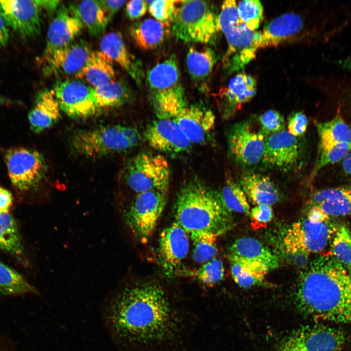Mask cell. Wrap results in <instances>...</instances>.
I'll use <instances>...</instances> for the list:
<instances>
[{"label": "cell", "mask_w": 351, "mask_h": 351, "mask_svg": "<svg viewBox=\"0 0 351 351\" xmlns=\"http://www.w3.org/2000/svg\"><path fill=\"white\" fill-rule=\"evenodd\" d=\"M102 320L120 351H161L177 343L183 333V316L158 284H127L108 296Z\"/></svg>", "instance_id": "6da1fadb"}, {"label": "cell", "mask_w": 351, "mask_h": 351, "mask_svg": "<svg viewBox=\"0 0 351 351\" xmlns=\"http://www.w3.org/2000/svg\"><path fill=\"white\" fill-rule=\"evenodd\" d=\"M294 297L296 307L306 316L351 323V266L331 254L319 256L301 273Z\"/></svg>", "instance_id": "7a4b0ae2"}, {"label": "cell", "mask_w": 351, "mask_h": 351, "mask_svg": "<svg viewBox=\"0 0 351 351\" xmlns=\"http://www.w3.org/2000/svg\"><path fill=\"white\" fill-rule=\"evenodd\" d=\"M226 210L220 195L196 180L181 188L174 205L176 222L189 234L223 231Z\"/></svg>", "instance_id": "3957f363"}, {"label": "cell", "mask_w": 351, "mask_h": 351, "mask_svg": "<svg viewBox=\"0 0 351 351\" xmlns=\"http://www.w3.org/2000/svg\"><path fill=\"white\" fill-rule=\"evenodd\" d=\"M234 0L223 2L218 15V26L225 36L228 48L223 58L224 70L228 74L243 68L254 58L259 49L260 32L249 30L238 16Z\"/></svg>", "instance_id": "277c9868"}, {"label": "cell", "mask_w": 351, "mask_h": 351, "mask_svg": "<svg viewBox=\"0 0 351 351\" xmlns=\"http://www.w3.org/2000/svg\"><path fill=\"white\" fill-rule=\"evenodd\" d=\"M141 136L132 126L108 125L82 129L71 139L72 148L88 158H99L127 151L138 146Z\"/></svg>", "instance_id": "5b68a950"}, {"label": "cell", "mask_w": 351, "mask_h": 351, "mask_svg": "<svg viewBox=\"0 0 351 351\" xmlns=\"http://www.w3.org/2000/svg\"><path fill=\"white\" fill-rule=\"evenodd\" d=\"M151 101L158 118H175L185 106L177 60L174 55L157 63L147 73Z\"/></svg>", "instance_id": "8992f818"}, {"label": "cell", "mask_w": 351, "mask_h": 351, "mask_svg": "<svg viewBox=\"0 0 351 351\" xmlns=\"http://www.w3.org/2000/svg\"><path fill=\"white\" fill-rule=\"evenodd\" d=\"M171 31L184 42L213 43L219 31L218 15L208 1L180 0Z\"/></svg>", "instance_id": "52a82bcc"}, {"label": "cell", "mask_w": 351, "mask_h": 351, "mask_svg": "<svg viewBox=\"0 0 351 351\" xmlns=\"http://www.w3.org/2000/svg\"><path fill=\"white\" fill-rule=\"evenodd\" d=\"M4 161L12 184L22 196L38 187L47 172L43 156L34 149L10 148L5 153Z\"/></svg>", "instance_id": "ba28073f"}, {"label": "cell", "mask_w": 351, "mask_h": 351, "mask_svg": "<svg viewBox=\"0 0 351 351\" xmlns=\"http://www.w3.org/2000/svg\"><path fill=\"white\" fill-rule=\"evenodd\" d=\"M170 176L169 164L160 155L141 153L127 164L125 180L136 193L156 190L167 192Z\"/></svg>", "instance_id": "9c48e42d"}, {"label": "cell", "mask_w": 351, "mask_h": 351, "mask_svg": "<svg viewBox=\"0 0 351 351\" xmlns=\"http://www.w3.org/2000/svg\"><path fill=\"white\" fill-rule=\"evenodd\" d=\"M166 202V192L152 190L138 194L122 214L133 235L144 241L153 234Z\"/></svg>", "instance_id": "30bf717a"}, {"label": "cell", "mask_w": 351, "mask_h": 351, "mask_svg": "<svg viewBox=\"0 0 351 351\" xmlns=\"http://www.w3.org/2000/svg\"><path fill=\"white\" fill-rule=\"evenodd\" d=\"M346 341L345 333L339 328L305 326L285 336L273 351H340Z\"/></svg>", "instance_id": "8fae6325"}, {"label": "cell", "mask_w": 351, "mask_h": 351, "mask_svg": "<svg viewBox=\"0 0 351 351\" xmlns=\"http://www.w3.org/2000/svg\"><path fill=\"white\" fill-rule=\"evenodd\" d=\"M268 137L252 122L241 121L234 124L228 136L229 151L238 164L251 166L261 161Z\"/></svg>", "instance_id": "7c38bea8"}, {"label": "cell", "mask_w": 351, "mask_h": 351, "mask_svg": "<svg viewBox=\"0 0 351 351\" xmlns=\"http://www.w3.org/2000/svg\"><path fill=\"white\" fill-rule=\"evenodd\" d=\"M53 89L61 110L70 117L85 118L95 115L99 111L94 88L82 79L58 80Z\"/></svg>", "instance_id": "4fadbf2b"}, {"label": "cell", "mask_w": 351, "mask_h": 351, "mask_svg": "<svg viewBox=\"0 0 351 351\" xmlns=\"http://www.w3.org/2000/svg\"><path fill=\"white\" fill-rule=\"evenodd\" d=\"M328 222H312L306 217L294 223L284 238L286 252L290 255L298 251L310 254L324 250L335 229Z\"/></svg>", "instance_id": "5bb4252c"}, {"label": "cell", "mask_w": 351, "mask_h": 351, "mask_svg": "<svg viewBox=\"0 0 351 351\" xmlns=\"http://www.w3.org/2000/svg\"><path fill=\"white\" fill-rule=\"evenodd\" d=\"M92 52L83 40L73 42L49 55L38 58L43 73L47 76L78 77Z\"/></svg>", "instance_id": "9a60e30c"}, {"label": "cell", "mask_w": 351, "mask_h": 351, "mask_svg": "<svg viewBox=\"0 0 351 351\" xmlns=\"http://www.w3.org/2000/svg\"><path fill=\"white\" fill-rule=\"evenodd\" d=\"M41 10L38 0H0V12L7 26L24 38L39 35Z\"/></svg>", "instance_id": "2e32d148"}, {"label": "cell", "mask_w": 351, "mask_h": 351, "mask_svg": "<svg viewBox=\"0 0 351 351\" xmlns=\"http://www.w3.org/2000/svg\"><path fill=\"white\" fill-rule=\"evenodd\" d=\"M145 137L156 151L172 155L187 152L192 143L174 118H157L147 126Z\"/></svg>", "instance_id": "e0dca14e"}, {"label": "cell", "mask_w": 351, "mask_h": 351, "mask_svg": "<svg viewBox=\"0 0 351 351\" xmlns=\"http://www.w3.org/2000/svg\"><path fill=\"white\" fill-rule=\"evenodd\" d=\"M83 27L73 4L61 6L49 26L46 46L41 56L70 45Z\"/></svg>", "instance_id": "ac0fdd59"}, {"label": "cell", "mask_w": 351, "mask_h": 351, "mask_svg": "<svg viewBox=\"0 0 351 351\" xmlns=\"http://www.w3.org/2000/svg\"><path fill=\"white\" fill-rule=\"evenodd\" d=\"M187 233L176 222L161 233L158 245V258L164 272L169 275L176 273L189 251Z\"/></svg>", "instance_id": "d6986e66"}, {"label": "cell", "mask_w": 351, "mask_h": 351, "mask_svg": "<svg viewBox=\"0 0 351 351\" xmlns=\"http://www.w3.org/2000/svg\"><path fill=\"white\" fill-rule=\"evenodd\" d=\"M300 154L298 138L284 130L267 138L261 161L270 167L289 170L297 163Z\"/></svg>", "instance_id": "ffe728a7"}, {"label": "cell", "mask_w": 351, "mask_h": 351, "mask_svg": "<svg viewBox=\"0 0 351 351\" xmlns=\"http://www.w3.org/2000/svg\"><path fill=\"white\" fill-rule=\"evenodd\" d=\"M174 119L190 142L197 144L206 142L215 122L210 110L196 105L185 106Z\"/></svg>", "instance_id": "44dd1931"}, {"label": "cell", "mask_w": 351, "mask_h": 351, "mask_svg": "<svg viewBox=\"0 0 351 351\" xmlns=\"http://www.w3.org/2000/svg\"><path fill=\"white\" fill-rule=\"evenodd\" d=\"M99 45L101 52L121 67L137 85H141L143 78L141 62L128 51L119 33L112 32L105 34Z\"/></svg>", "instance_id": "7402d4cb"}, {"label": "cell", "mask_w": 351, "mask_h": 351, "mask_svg": "<svg viewBox=\"0 0 351 351\" xmlns=\"http://www.w3.org/2000/svg\"><path fill=\"white\" fill-rule=\"evenodd\" d=\"M256 93V82L253 77L242 73L234 76L220 93L224 116L229 117L233 116L243 104L249 101Z\"/></svg>", "instance_id": "603a6c76"}, {"label": "cell", "mask_w": 351, "mask_h": 351, "mask_svg": "<svg viewBox=\"0 0 351 351\" xmlns=\"http://www.w3.org/2000/svg\"><path fill=\"white\" fill-rule=\"evenodd\" d=\"M61 110L53 89L40 91L28 113L30 129L35 133L49 129L60 118Z\"/></svg>", "instance_id": "cb8c5ba5"}, {"label": "cell", "mask_w": 351, "mask_h": 351, "mask_svg": "<svg viewBox=\"0 0 351 351\" xmlns=\"http://www.w3.org/2000/svg\"><path fill=\"white\" fill-rule=\"evenodd\" d=\"M303 26L299 15L287 13L267 23L260 32L259 48L276 46L297 34Z\"/></svg>", "instance_id": "d4e9b609"}, {"label": "cell", "mask_w": 351, "mask_h": 351, "mask_svg": "<svg viewBox=\"0 0 351 351\" xmlns=\"http://www.w3.org/2000/svg\"><path fill=\"white\" fill-rule=\"evenodd\" d=\"M0 251L22 266H29L19 223L10 212L0 214Z\"/></svg>", "instance_id": "484cf974"}, {"label": "cell", "mask_w": 351, "mask_h": 351, "mask_svg": "<svg viewBox=\"0 0 351 351\" xmlns=\"http://www.w3.org/2000/svg\"><path fill=\"white\" fill-rule=\"evenodd\" d=\"M229 257L259 263L266 266L269 270L275 269L279 266L277 256L258 240L252 237L236 240L230 248Z\"/></svg>", "instance_id": "4316f807"}, {"label": "cell", "mask_w": 351, "mask_h": 351, "mask_svg": "<svg viewBox=\"0 0 351 351\" xmlns=\"http://www.w3.org/2000/svg\"><path fill=\"white\" fill-rule=\"evenodd\" d=\"M311 202L312 206L318 207L329 216L351 215V188L338 187L317 191L312 196Z\"/></svg>", "instance_id": "83f0119b"}, {"label": "cell", "mask_w": 351, "mask_h": 351, "mask_svg": "<svg viewBox=\"0 0 351 351\" xmlns=\"http://www.w3.org/2000/svg\"><path fill=\"white\" fill-rule=\"evenodd\" d=\"M239 185L247 197L254 204L273 205L279 198L278 191L270 178L255 173L246 174L239 180Z\"/></svg>", "instance_id": "f1b7e54d"}, {"label": "cell", "mask_w": 351, "mask_h": 351, "mask_svg": "<svg viewBox=\"0 0 351 351\" xmlns=\"http://www.w3.org/2000/svg\"><path fill=\"white\" fill-rule=\"evenodd\" d=\"M170 29L169 23L147 19L134 24L130 33L140 48L147 50L160 45L168 37Z\"/></svg>", "instance_id": "f546056e"}, {"label": "cell", "mask_w": 351, "mask_h": 351, "mask_svg": "<svg viewBox=\"0 0 351 351\" xmlns=\"http://www.w3.org/2000/svg\"><path fill=\"white\" fill-rule=\"evenodd\" d=\"M78 78L93 88L114 80L113 61L101 51H92Z\"/></svg>", "instance_id": "4dcf8cb0"}, {"label": "cell", "mask_w": 351, "mask_h": 351, "mask_svg": "<svg viewBox=\"0 0 351 351\" xmlns=\"http://www.w3.org/2000/svg\"><path fill=\"white\" fill-rule=\"evenodd\" d=\"M73 5L90 35L98 37L104 33L111 20L100 0H83Z\"/></svg>", "instance_id": "1f68e13d"}, {"label": "cell", "mask_w": 351, "mask_h": 351, "mask_svg": "<svg viewBox=\"0 0 351 351\" xmlns=\"http://www.w3.org/2000/svg\"><path fill=\"white\" fill-rule=\"evenodd\" d=\"M94 94L99 110L120 106L130 97V91L125 83L115 80L94 88Z\"/></svg>", "instance_id": "d6a6232c"}, {"label": "cell", "mask_w": 351, "mask_h": 351, "mask_svg": "<svg viewBox=\"0 0 351 351\" xmlns=\"http://www.w3.org/2000/svg\"><path fill=\"white\" fill-rule=\"evenodd\" d=\"M0 293L5 296L38 295L37 288L17 270L0 260Z\"/></svg>", "instance_id": "836d02e7"}, {"label": "cell", "mask_w": 351, "mask_h": 351, "mask_svg": "<svg viewBox=\"0 0 351 351\" xmlns=\"http://www.w3.org/2000/svg\"><path fill=\"white\" fill-rule=\"evenodd\" d=\"M319 145L351 143V128L340 117L324 122L315 123Z\"/></svg>", "instance_id": "e575fe53"}, {"label": "cell", "mask_w": 351, "mask_h": 351, "mask_svg": "<svg viewBox=\"0 0 351 351\" xmlns=\"http://www.w3.org/2000/svg\"><path fill=\"white\" fill-rule=\"evenodd\" d=\"M216 62L214 52L206 47L197 50L191 47L187 54L186 64L191 76L195 79L201 80L208 77Z\"/></svg>", "instance_id": "d590c367"}, {"label": "cell", "mask_w": 351, "mask_h": 351, "mask_svg": "<svg viewBox=\"0 0 351 351\" xmlns=\"http://www.w3.org/2000/svg\"><path fill=\"white\" fill-rule=\"evenodd\" d=\"M223 232L200 231L191 233L194 260L198 263H206L214 259L217 254L216 238Z\"/></svg>", "instance_id": "8d00e7d4"}, {"label": "cell", "mask_w": 351, "mask_h": 351, "mask_svg": "<svg viewBox=\"0 0 351 351\" xmlns=\"http://www.w3.org/2000/svg\"><path fill=\"white\" fill-rule=\"evenodd\" d=\"M222 203L229 211L250 214V207L245 193L239 184L229 180L220 194Z\"/></svg>", "instance_id": "74e56055"}, {"label": "cell", "mask_w": 351, "mask_h": 351, "mask_svg": "<svg viewBox=\"0 0 351 351\" xmlns=\"http://www.w3.org/2000/svg\"><path fill=\"white\" fill-rule=\"evenodd\" d=\"M331 254L340 262L351 266V231L344 225L335 227Z\"/></svg>", "instance_id": "f35d334b"}, {"label": "cell", "mask_w": 351, "mask_h": 351, "mask_svg": "<svg viewBox=\"0 0 351 351\" xmlns=\"http://www.w3.org/2000/svg\"><path fill=\"white\" fill-rule=\"evenodd\" d=\"M240 21L251 31H255L263 19V7L258 0H244L236 5Z\"/></svg>", "instance_id": "ab89813d"}, {"label": "cell", "mask_w": 351, "mask_h": 351, "mask_svg": "<svg viewBox=\"0 0 351 351\" xmlns=\"http://www.w3.org/2000/svg\"><path fill=\"white\" fill-rule=\"evenodd\" d=\"M351 151V143L319 145V156L314 168L316 173L323 167L343 159Z\"/></svg>", "instance_id": "60d3db41"}, {"label": "cell", "mask_w": 351, "mask_h": 351, "mask_svg": "<svg viewBox=\"0 0 351 351\" xmlns=\"http://www.w3.org/2000/svg\"><path fill=\"white\" fill-rule=\"evenodd\" d=\"M193 276L204 284L211 286L220 281L224 275L223 262L214 258L205 263L198 269L192 272Z\"/></svg>", "instance_id": "b9f144b4"}, {"label": "cell", "mask_w": 351, "mask_h": 351, "mask_svg": "<svg viewBox=\"0 0 351 351\" xmlns=\"http://www.w3.org/2000/svg\"><path fill=\"white\" fill-rule=\"evenodd\" d=\"M180 0H146L150 14L156 20L170 23L173 22Z\"/></svg>", "instance_id": "7bdbcfd3"}, {"label": "cell", "mask_w": 351, "mask_h": 351, "mask_svg": "<svg viewBox=\"0 0 351 351\" xmlns=\"http://www.w3.org/2000/svg\"><path fill=\"white\" fill-rule=\"evenodd\" d=\"M261 129L267 137L285 130L283 117L277 111L269 110L258 117Z\"/></svg>", "instance_id": "ee69618b"}, {"label": "cell", "mask_w": 351, "mask_h": 351, "mask_svg": "<svg viewBox=\"0 0 351 351\" xmlns=\"http://www.w3.org/2000/svg\"><path fill=\"white\" fill-rule=\"evenodd\" d=\"M251 225L254 230L265 228L273 217V209L271 205L262 204L257 205L250 212Z\"/></svg>", "instance_id": "f6af8a7d"}, {"label": "cell", "mask_w": 351, "mask_h": 351, "mask_svg": "<svg viewBox=\"0 0 351 351\" xmlns=\"http://www.w3.org/2000/svg\"><path fill=\"white\" fill-rule=\"evenodd\" d=\"M308 123L307 117L303 113L293 112L288 117V131L294 136H300L305 133Z\"/></svg>", "instance_id": "bcb514c9"}, {"label": "cell", "mask_w": 351, "mask_h": 351, "mask_svg": "<svg viewBox=\"0 0 351 351\" xmlns=\"http://www.w3.org/2000/svg\"><path fill=\"white\" fill-rule=\"evenodd\" d=\"M147 5L145 0H133L127 2L126 11L127 16L131 20L137 19L146 13Z\"/></svg>", "instance_id": "7dc6e473"}, {"label": "cell", "mask_w": 351, "mask_h": 351, "mask_svg": "<svg viewBox=\"0 0 351 351\" xmlns=\"http://www.w3.org/2000/svg\"><path fill=\"white\" fill-rule=\"evenodd\" d=\"M13 204V197L8 190L0 187V214L9 213Z\"/></svg>", "instance_id": "c3c4849f"}, {"label": "cell", "mask_w": 351, "mask_h": 351, "mask_svg": "<svg viewBox=\"0 0 351 351\" xmlns=\"http://www.w3.org/2000/svg\"><path fill=\"white\" fill-rule=\"evenodd\" d=\"M307 218L312 222H324L329 220L330 216L320 208L312 206L309 211Z\"/></svg>", "instance_id": "681fc988"}, {"label": "cell", "mask_w": 351, "mask_h": 351, "mask_svg": "<svg viewBox=\"0 0 351 351\" xmlns=\"http://www.w3.org/2000/svg\"><path fill=\"white\" fill-rule=\"evenodd\" d=\"M101 2L108 13L110 20L118 10L126 2V0H101Z\"/></svg>", "instance_id": "f907efd6"}, {"label": "cell", "mask_w": 351, "mask_h": 351, "mask_svg": "<svg viewBox=\"0 0 351 351\" xmlns=\"http://www.w3.org/2000/svg\"><path fill=\"white\" fill-rule=\"evenodd\" d=\"M309 254L306 252L298 251L290 254L291 259L297 266L305 269L307 266Z\"/></svg>", "instance_id": "816d5d0a"}, {"label": "cell", "mask_w": 351, "mask_h": 351, "mask_svg": "<svg viewBox=\"0 0 351 351\" xmlns=\"http://www.w3.org/2000/svg\"><path fill=\"white\" fill-rule=\"evenodd\" d=\"M9 39V32L3 18L0 12V46H6Z\"/></svg>", "instance_id": "f5cc1de1"}, {"label": "cell", "mask_w": 351, "mask_h": 351, "mask_svg": "<svg viewBox=\"0 0 351 351\" xmlns=\"http://www.w3.org/2000/svg\"><path fill=\"white\" fill-rule=\"evenodd\" d=\"M41 9H44L51 13L54 12L58 7L60 0H38Z\"/></svg>", "instance_id": "db71d44e"}, {"label": "cell", "mask_w": 351, "mask_h": 351, "mask_svg": "<svg viewBox=\"0 0 351 351\" xmlns=\"http://www.w3.org/2000/svg\"><path fill=\"white\" fill-rule=\"evenodd\" d=\"M337 64L343 69L351 71V57L339 60Z\"/></svg>", "instance_id": "11a10c76"}, {"label": "cell", "mask_w": 351, "mask_h": 351, "mask_svg": "<svg viewBox=\"0 0 351 351\" xmlns=\"http://www.w3.org/2000/svg\"><path fill=\"white\" fill-rule=\"evenodd\" d=\"M14 102L12 100L0 95V106L11 105Z\"/></svg>", "instance_id": "9f6ffc18"}, {"label": "cell", "mask_w": 351, "mask_h": 351, "mask_svg": "<svg viewBox=\"0 0 351 351\" xmlns=\"http://www.w3.org/2000/svg\"><path fill=\"white\" fill-rule=\"evenodd\" d=\"M0 351H10L9 350L5 347V346L2 343V342L0 341Z\"/></svg>", "instance_id": "6f0895ef"}]
</instances>
